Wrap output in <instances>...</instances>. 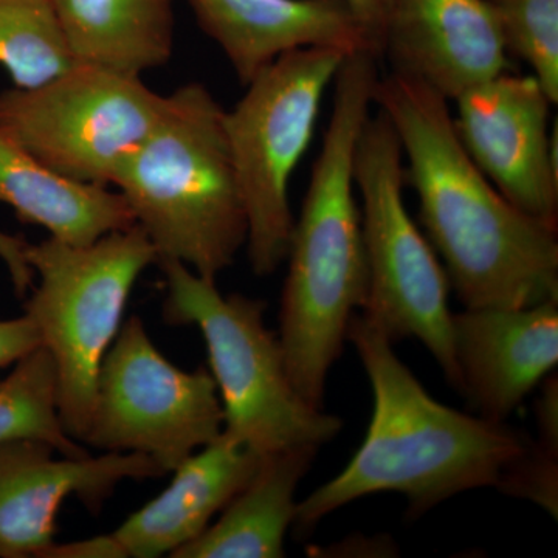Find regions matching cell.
I'll use <instances>...</instances> for the list:
<instances>
[{"instance_id": "cell-1", "label": "cell", "mask_w": 558, "mask_h": 558, "mask_svg": "<svg viewBox=\"0 0 558 558\" xmlns=\"http://www.w3.org/2000/svg\"><path fill=\"white\" fill-rule=\"evenodd\" d=\"M374 102L398 134L425 234L465 310L558 301L557 229L513 207L473 163L449 100L391 72Z\"/></svg>"}, {"instance_id": "cell-2", "label": "cell", "mask_w": 558, "mask_h": 558, "mask_svg": "<svg viewBox=\"0 0 558 558\" xmlns=\"http://www.w3.org/2000/svg\"><path fill=\"white\" fill-rule=\"evenodd\" d=\"M347 340L368 374L373 417L347 468L296 506L293 523L301 534L369 495H403L416 519L462 492L501 490L531 449L526 433L433 399L400 362L392 341L362 314L349 323Z\"/></svg>"}, {"instance_id": "cell-3", "label": "cell", "mask_w": 558, "mask_h": 558, "mask_svg": "<svg viewBox=\"0 0 558 558\" xmlns=\"http://www.w3.org/2000/svg\"><path fill=\"white\" fill-rule=\"evenodd\" d=\"M377 60L369 51H355L337 72L328 130L286 256L278 340L293 387L317 409L349 323L368 292L354 159L380 78Z\"/></svg>"}, {"instance_id": "cell-4", "label": "cell", "mask_w": 558, "mask_h": 558, "mask_svg": "<svg viewBox=\"0 0 558 558\" xmlns=\"http://www.w3.org/2000/svg\"><path fill=\"white\" fill-rule=\"evenodd\" d=\"M227 110L201 83L167 95L148 137L113 175L157 260L216 281L247 242V215L227 138Z\"/></svg>"}, {"instance_id": "cell-5", "label": "cell", "mask_w": 558, "mask_h": 558, "mask_svg": "<svg viewBox=\"0 0 558 558\" xmlns=\"http://www.w3.org/2000/svg\"><path fill=\"white\" fill-rule=\"evenodd\" d=\"M167 282L165 322L196 326L208 349L227 436L266 457L322 447L343 421L306 402L290 380L278 337L266 326L263 300L226 296L216 281L174 259L157 260Z\"/></svg>"}, {"instance_id": "cell-6", "label": "cell", "mask_w": 558, "mask_h": 558, "mask_svg": "<svg viewBox=\"0 0 558 558\" xmlns=\"http://www.w3.org/2000/svg\"><path fill=\"white\" fill-rule=\"evenodd\" d=\"M25 255L39 277L25 314L57 368L62 427L81 442L89 427L102 360L119 333L135 282L157 264V252L135 223L87 245L49 238L27 244Z\"/></svg>"}, {"instance_id": "cell-7", "label": "cell", "mask_w": 558, "mask_h": 558, "mask_svg": "<svg viewBox=\"0 0 558 558\" xmlns=\"http://www.w3.org/2000/svg\"><path fill=\"white\" fill-rule=\"evenodd\" d=\"M354 180L362 197L368 267V292L360 314L392 343L400 339L421 341L459 391L449 277L405 207L402 146L381 112L369 117L360 134Z\"/></svg>"}, {"instance_id": "cell-8", "label": "cell", "mask_w": 558, "mask_h": 558, "mask_svg": "<svg viewBox=\"0 0 558 558\" xmlns=\"http://www.w3.org/2000/svg\"><path fill=\"white\" fill-rule=\"evenodd\" d=\"M348 54L306 47L281 54L226 113L231 160L247 215L253 274L269 277L288 256L293 229L289 185L312 142L323 97Z\"/></svg>"}, {"instance_id": "cell-9", "label": "cell", "mask_w": 558, "mask_h": 558, "mask_svg": "<svg viewBox=\"0 0 558 558\" xmlns=\"http://www.w3.org/2000/svg\"><path fill=\"white\" fill-rule=\"evenodd\" d=\"M165 105L140 76L75 64L40 86L0 92V132L62 178L109 189Z\"/></svg>"}, {"instance_id": "cell-10", "label": "cell", "mask_w": 558, "mask_h": 558, "mask_svg": "<svg viewBox=\"0 0 558 558\" xmlns=\"http://www.w3.org/2000/svg\"><path fill=\"white\" fill-rule=\"evenodd\" d=\"M222 429V403L211 373L172 365L143 319L132 315L102 360L81 442L105 453L146 454L171 473Z\"/></svg>"}, {"instance_id": "cell-11", "label": "cell", "mask_w": 558, "mask_h": 558, "mask_svg": "<svg viewBox=\"0 0 558 558\" xmlns=\"http://www.w3.org/2000/svg\"><path fill=\"white\" fill-rule=\"evenodd\" d=\"M454 130L480 171L524 215L557 229L558 130L534 75L499 73L459 95Z\"/></svg>"}, {"instance_id": "cell-12", "label": "cell", "mask_w": 558, "mask_h": 558, "mask_svg": "<svg viewBox=\"0 0 558 558\" xmlns=\"http://www.w3.org/2000/svg\"><path fill=\"white\" fill-rule=\"evenodd\" d=\"M57 454L35 439L0 444V558H40L54 543L58 512L72 495L98 512L123 481L168 475L146 454Z\"/></svg>"}, {"instance_id": "cell-13", "label": "cell", "mask_w": 558, "mask_h": 558, "mask_svg": "<svg viewBox=\"0 0 558 558\" xmlns=\"http://www.w3.org/2000/svg\"><path fill=\"white\" fill-rule=\"evenodd\" d=\"M508 53L490 0H389L381 57L449 101L506 72Z\"/></svg>"}, {"instance_id": "cell-14", "label": "cell", "mask_w": 558, "mask_h": 558, "mask_svg": "<svg viewBox=\"0 0 558 558\" xmlns=\"http://www.w3.org/2000/svg\"><path fill=\"white\" fill-rule=\"evenodd\" d=\"M459 392L480 416L506 422L557 368L558 301L480 307L451 317Z\"/></svg>"}, {"instance_id": "cell-15", "label": "cell", "mask_w": 558, "mask_h": 558, "mask_svg": "<svg viewBox=\"0 0 558 558\" xmlns=\"http://www.w3.org/2000/svg\"><path fill=\"white\" fill-rule=\"evenodd\" d=\"M190 5L242 86L281 54L306 47L380 58L348 0H190Z\"/></svg>"}, {"instance_id": "cell-16", "label": "cell", "mask_w": 558, "mask_h": 558, "mask_svg": "<svg viewBox=\"0 0 558 558\" xmlns=\"http://www.w3.org/2000/svg\"><path fill=\"white\" fill-rule=\"evenodd\" d=\"M263 458L220 433L172 470L174 478L170 486L132 513L113 535L128 557H171L199 537L248 483Z\"/></svg>"}, {"instance_id": "cell-17", "label": "cell", "mask_w": 558, "mask_h": 558, "mask_svg": "<svg viewBox=\"0 0 558 558\" xmlns=\"http://www.w3.org/2000/svg\"><path fill=\"white\" fill-rule=\"evenodd\" d=\"M0 204L17 219L43 227L54 240L92 244L105 234L135 226L119 191L73 182L44 167L0 132Z\"/></svg>"}, {"instance_id": "cell-18", "label": "cell", "mask_w": 558, "mask_h": 558, "mask_svg": "<svg viewBox=\"0 0 558 558\" xmlns=\"http://www.w3.org/2000/svg\"><path fill=\"white\" fill-rule=\"evenodd\" d=\"M318 447L303 446L266 454L252 478L222 515L174 558L284 557L286 534L296 517V488L310 472Z\"/></svg>"}, {"instance_id": "cell-19", "label": "cell", "mask_w": 558, "mask_h": 558, "mask_svg": "<svg viewBox=\"0 0 558 558\" xmlns=\"http://www.w3.org/2000/svg\"><path fill=\"white\" fill-rule=\"evenodd\" d=\"M76 64L142 76L170 62L174 0H51Z\"/></svg>"}, {"instance_id": "cell-20", "label": "cell", "mask_w": 558, "mask_h": 558, "mask_svg": "<svg viewBox=\"0 0 558 558\" xmlns=\"http://www.w3.org/2000/svg\"><path fill=\"white\" fill-rule=\"evenodd\" d=\"M0 380V444L35 439L62 457H89L62 427L58 409V376L50 352L40 344L24 355Z\"/></svg>"}, {"instance_id": "cell-21", "label": "cell", "mask_w": 558, "mask_h": 558, "mask_svg": "<svg viewBox=\"0 0 558 558\" xmlns=\"http://www.w3.org/2000/svg\"><path fill=\"white\" fill-rule=\"evenodd\" d=\"M75 64L51 0H0V65L14 87L40 86Z\"/></svg>"}, {"instance_id": "cell-22", "label": "cell", "mask_w": 558, "mask_h": 558, "mask_svg": "<svg viewBox=\"0 0 558 558\" xmlns=\"http://www.w3.org/2000/svg\"><path fill=\"white\" fill-rule=\"evenodd\" d=\"M506 49L527 62L535 80L558 102V0H490Z\"/></svg>"}, {"instance_id": "cell-23", "label": "cell", "mask_w": 558, "mask_h": 558, "mask_svg": "<svg viewBox=\"0 0 558 558\" xmlns=\"http://www.w3.org/2000/svg\"><path fill=\"white\" fill-rule=\"evenodd\" d=\"M39 347L38 329L27 314L0 319V371L20 362L24 355Z\"/></svg>"}, {"instance_id": "cell-24", "label": "cell", "mask_w": 558, "mask_h": 558, "mask_svg": "<svg viewBox=\"0 0 558 558\" xmlns=\"http://www.w3.org/2000/svg\"><path fill=\"white\" fill-rule=\"evenodd\" d=\"M126 549L116 535H98L70 543H51L40 558H126Z\"/></svg>"}, {"instance_id": "cell-25", "label": "cell", "mask_w": 558, "mask_h": 558, "mask_svg": "<svg viewBox=\"0 0 558 558\" xmlns=\"http://www.w3.org/2000/svg\"><path fill=\"white\" fill-rule=\"evenodd\" d=\"M27 244L28 242L22 238L0 230V260L9 271L11 284H13L17 296L27 295L33 288V279H35V271L25 255Z\"/></svg>"}, {"instance_id": "cell-26", "label": "cell", "mask_w": 558, "mask_h": 558, "mask_svg": "<svg viewBox=\"0 0 558 558\" xmlns=\"http://www.w3.org/2000/svg\"><path fill=\"white\" fill-rule=\"evenodd\" d=\"M348 2L357 14L359 20L365 25L366 31L369 32L371 38L376 44L381 57L389 0H348Z\"/></svg>"}]
</instances>
